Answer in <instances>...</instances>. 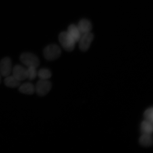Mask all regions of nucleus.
<instances>
[{
    "mask_svg": "<svg viewBox=\"0 0 153 153\" xmlns=\"http://www.w3.org/2000/svg\"><path fill=\"white\" fill-rule=\"evenodd\" d=\"M59 41L64 49L67 51H72L75 47L76 42L67 31L59 34Z\"/></svg>",
    "mask_w": 153,
    "mask_h": 153,
    "instance_id": "f257e3e1",
    "label": "nucleus"
},
{
    "mask_svg": "<svg viewBox=\"0 0 153 153\" xmlns=\"http://www.w3.org/2000/svg\"><path fill=\"white\" fill-rule=\"evenodd\" d=\"M61 53L62 51L60 48L55 44H52L47 46L43 51L44 56L49 61L56 60L60 57Z\"/></svg>",
    "mask_w": 153,
    "mask_h": 153,
    "instance_id": "f03ea898",
    "label": "nucleus"
},
{
    "mask_svg": "<svg viewBox=\"0 0 153 153\" xmlns=\"http://www.w3.org/2000/svg\"><path fill=\"white\" fill-rule=\"evenodd\" d=\"M21 62L27 67L33 66L37 68L39 66L40 62L39 59L35 55L30 53H25L21 55Z\"/></svg>",
    "mask_w": 153,
    "mask_h": 153,
    "instance_id": "7ed1b4c3",
    "label": "nucleus"
},
{
    "mask_svg": "<svg viewBox=\"0 0 153 153\" xmlns=\"http://www.w3.org/2000/svg\"><path fill=\"white\" fill-rule=\"evenodd\" d=\"M51 86L48 80L40 79L35 86V92L39 96H45L50 91Z\"/></svg>",
    "mask_w": 153,
    "mask_h": 153,
    "instance_id": "20e7f679",
    "label": "nucleus"
},
{
    "mask_svg": "<svg viewBox=\"0 0 153 153\" xmlns=\"http://www.w3.org/2000/svg\"><path fill=\"white\" fill-rule=\"evenodd\" d=\"M12 71L11 59L8 57L2 59L0 62V74L1 76L6 77L10 75Z\"/></svg>",
    "mask_w": 153,
    "mask_h": 153,
    "instance_id": "39448f33",
    "label": "nucleus"
},
{
    "mask_svg": "<svg viewBox=\"0 0 153 153\" xmlns=\"http://www.w3.org/2000/svg\"><path fill=\"white\" fill-rule=\"evenodd\" d=\"M94 38L93 33H89L82 35L78 42H79V47L82 51H85L88 50L91 45Z\"/></svg>",
    "mask_w": 153,
    "mask_h": 153,
    "instance_id": "423d86ee",
    "label": "nucleus"
},
{
    "mask_svg": "<svg viewBox=\"0 0 153 153\" xmlns=\"http://www.w3.org/2000/svg\"><path fill=\"white\" fill-rule=\"evenodd\" d=\"M13 76L19 81L27 79V68L20 65H16L12 69Z\"/></svg>",
    "mask_w": 153,
    "mask_h": 153,
    "instance_id": "0eeeda50",
    "label": "nucleus"
},
{
    "mask_svg": "<svg viewBox=\"0 0 153 153\" xmlns=\"http://www.w3.org/2000/svg\"><path fill=\"white\" fill-rule=\"evenodd\" d=\"M82 35L91 32L92 25L90 21L84 19L80 21L77 26Z\"/></svg>",
    "mask_w": 153,
    "mask_h": 153,
    "instance_id": "6e6552de",
    "label": "nucleus"
},
{
    "mask_svg": "<svg viewBox=\"0 0 153 153\" xmlns=\"http://www.w3.org/2000/svg\"><path fill=\"white\" fill-rule=\"evenodd\" d=\"M67 31L73 38L76 42L79 41L82 35L77 26L74 24L70 25L68 27V31Z\"/></svg>",
    "mask_w": 153,
    "mask_h": 153,
    "instance_id": "1a4fd4ad",
    "label": "nucleus"
},
{
    "mask_svg": "<svg viewBox=\"0 0 153 153\" xmlns=\"http://www.w3.org/2000/svg\"><path fill=\"white\" fill-rule=\"evenodd\" d=\"M20 92L28 95H32L35 92V86L29 82L24 83L19 86Z\"/></svg>",
    "mask_w": 153,
    "mask_h": 153,
    "instance_id": "9d476101",
    "label": "nucleus"
},
{
    "mask_svg": "<svg viewBox=\"0 0 153 153\" xmlns=\"http://www.w3.org/2000/svg\"><path fill=\"white\" fill-rule=\"evenodd\" d=\"M4 82L6 86L10 88H16L19 87L20 85V81L13 75H10L5 77Z\"/></svg>",
    "mask_w": 153,
    "mask_h": 153,
    "instance_id": "9b49d317",
    "label": "nucleus"
},
{
    "mask_svg": "<svg viewBox=\"0 0 153 153\" xmlns=\"http://www.w3.org/2000/svg\"><path fill=\"white\" fill-rule=\"evenodd\" d=\"M140 129L143 134H150L153 132V123L145 120L141 124Z\"/></svg>",
    "mask_w": 153,
    "mask_h": 153,
    "instance_id": "f8f14e48",
    "label": "nucleus"
},
{
    "mask_svg": "<svg viewBox=\"0 0 153 153\" xmlns=\"http://www.w3.org/2000/svg\"><path fill=\"white\" fill-rule=\"evenodd\" d=\"M139 142L143 146L148 147L151 146L153 143L152 134H143L139 139Z\"/></svg>",
    "mask_w": 153,
    "mask_h": 153,
    "instance_id": "ddd939ff",
    "label": "nucleus"
},
{
    "mask_svg": "<svg viewBox=\"0 0 153 153\" xmlns=\"http://www.w3.org/2000/svg\"><path fill=\"white\" fill-rule=\"evenodd\" d=\"M37 76L40 79L48 80L51 76L50 70L47 68H42L37 72Z\"/></svg>",
    "mask_w": 153,
    "mask_h": 153,
    "instance_id": "4468645a",
    "label": "nucleus"
},
{
    "mask_svg": "<svg viewBox=\"0 0 153 153\" xmlns=\"http://www.w3.org/2000/svg\"><path fill=\"white\" fill-rule=\"evenodd\" d=\"M37 68L33 66L27 67V78L30 80L35 79L37 76Z\"/></svg>",
    "mask_w": 153,
    "mask_h": 153,
    "instance_id": "2eb2a0df",
    "label": "nucleus"
},
{
    "mask_svg": "<svg viewBox=\"0 0 153 153\" xmlns=\"http://www.w3.org/2000/svg\"><path fill=\"white\" fill-rule=\"evenodd\" d=\"M153 108H151L145 111L144 114L145 120L153 123Z\"/></svg>",
    "mask_w": 153,
    "mask_h": 153,
    "instance_id": "dca6fc26",
    "label": "nucleus"
},
{
    "mask_svg": "<svg viewBox=\"0 0 153 153\" xmlns=\"http://www.w3.org/2000/svg\"><path fill=\"white\" fill-rule=\"evenodd\" d=\"M1 74H0V84L1 83Z\"/></svg>",
    "mask_w": 153,
    "mask_h": 153,
    "instance_id": "f3484780",
    "label": "nucleus"
}]
</instances>
